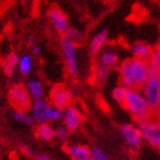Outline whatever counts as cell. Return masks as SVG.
Listing matches in <instances>:
<instances>
[{
  "label": "cell",
  "mask_w": 160,
  "mask_h": 160,
  "mask_svg": "<svg viewBox=\"0 0 160 160\" xmlns=\"http://www.w3.org/2000/svg\"><path fill=\"white\" fill-rule=\"evenodd\" d=\"M119 72L121 83L120 86L127 90H138L142 88L151 74L149 63L145 61L137 60L135 57L123 61L120 65Z\"/></svg>",
  "instance_id": "6da1fadb"
},
{
  "label": "cell",
  "mask_w": 160,
  "mask_h": 160,
  "mask_svg": "<svg viewBox=\"0 0 160 160\" xmlns=\"http://www.w3.org/2000/svg\"><path fill=\"white\" fill-rule=\"evenodd\" d=\"M123 107L140 123L152 118L153 111L151 110L145 97L140 90H127V96Z\"/></svg>",
  "instance_id": "7a4b0ae2"
},
{
  "label": "cell",
  "mask_w": 160,
  "mask_h": 160,
  "mask_svg": "<svg viewBox=\"0 0 160 160\" xmlns=\"http://www.w3.org/2000/svg\"><path fill=\"white\" fill-rule=\"evenodd\" d=\"M142 94L151 110L157 111L160 108V74H150L145 85L142 87Z\"/></svg>",
  "instance_id": "3957f363"
},
{
  "label": "cell",
  "mask_w": 160,
  "mask_h": 160,
  "mask_svg": "<svg viewBox=\"0 0 160 160\" xmlns=\"http://www.w3.org/2000/svg\"><path fill=\"white\" fill-rule=\"evenodd\" d=\"M31 96L27 89V86H23L21 83L14 85L9 90V101L13 104V107L17 111L29 110L32 107L31 103Z\"/></svg>",
  "instance_id": "277c9868"
},
{
  "label": "cell",
  "mask_w": 160,
  "mask_h": 160,
  "mask_svg": "<svg viewBox=\"0 0 160 160\" xmlns=\"http://www.w3.org/2000/svg\"><path fill=\"white\" fill-rule=\"evenodd\" d=\"M140 132L142 138L148 143L160 149V121L153 119V117L149 120H145L140 123Z\"/></svg>",
  "instance_id": "5b68a950"
},
{
  "label": "cell",
  "mask_w": 160,
  "mask_h": 160,
  "mask_svg": "<svg viewBox=\"0 0 160 160\" xmlns=\"http://www.w3.org/2000/svg\"><path fill=\"white\" fill-rule=\"evenodd\" d=\"M61 46L64 54V58H65V63H67L68 70L72 76H77L79 70H78V63H77V54H76V43L64 36L61 40Z\"/></svg>",
  "instance_id": "8992f818"
},
{
  "label": "cell",
  "mask_w": 160,
  "mask_h": 160,
  "mask_svg": "<svg viewBox=\"0 0 160 160\" xmlns=\"http://www.w3.org/2000/svg\"><path fill=\"white\" fill-rule=\"evenodd\" d=\"M71 94L70 92L63 87L62 85H56L52 88L49 93L50 104L56 109L65 110L68 107H70Z\"/></svg>",
  "instance_id": "52a82bcc"
},
{
  "label": "cell",
  "mask_w": 160,
  "mask_h": 160,
  "mask_svg": "<svg viewBox=\"0 0 160 160\" xmlns=\"http://www.w3.org/2000/svg\"><path fill=\"white\" fill-rule=\"evenodd\" d=\"M121 134L125 142L132 148H138L142 143V135L140 132V127L132 125V123H125L120 127Z\"/></svg>",
  "instance_id": "ba28073f"
},
{
  "label": "cell",
  "mask_w": 160,
  "mask_h": 160,
  "mask_svg": "<svg viewBox=\"0 0 160 160\" xmlns=\"http://www.w3.org/2000/svg\"><path fill=\"white\" fill-rule=\"evenodd\" d=\"M48 17L53 27L61 33H65L69 30V22L65 14L57 7H50L48 10Z\"/></svg>",
  "instance_id": "9c48e42d"
},
{
  "label": "cell",
  "mask_w": 160,
  "mask_h": 160,
  "mask_svg": "<svg viewBox=\"0 0 160 160\" xmlns=\"http://www.w3.org/2000/svg\"><path fill=\"white\" fill-rule=\"evenodd\" d=\"M50 105L45 100L34 101L32 103V118L40 125H43L48 121V114H49Z\"/></svg>",
  "instance_id": "30bf717a"
},
{
  "label": "cell",
  "mask_w": 160,
  "mask_h": 160,
  "mask_svg": "<svg viewBox=\"0 0 160 160\" xmlns=\"http://www.w3.org/2000/svg\"><path fill=\"white\" fill-rule=\"evenodd\" d=\"M64 123L68 130H76L81 122V116L74 107L70 105L63 111Z\"/></svg>",
  "instance_id": "8fae6325"
},
{
  "label": "cell",
  "mask_w": 160,
  "mask_h": 160,
  "mask_svg": "<svg viewBox=\"0 0 160 160\" xmlns=\"http://www.w3.org/2000/svg\"><path fill=\"white\" fill-rule=\"evenodd\" d=\"M130 52L133 54V56L137 60L149 62L151 56H152L153 49L145 42H135L130 47Z\"/></svg>",
  "instance_id": "7c38bea8"
},
{
  "label": "cell",
  "mask_w": 160,
  "mask_h": 160,
  "mask_svg": "<svg viewBox=\"0 0 160 160\" xmlns=\"http://www.w3.org/2000/svg\"><path fill=\"white\" fill-rule=\"evenodd\" d=\"M118 62H119V56L113 49H105L101 53L100 64H102L104 67L111 69V68L116 67Z\"/></svg>",
  "instance_id": "4fadbf2b"
},
{
  "label": "cell",
  "mask_w": 160,
  "mask_h": 160,
  "mask_svg": "<svg viewBox=\"0 0 160 160\" xmlns=\"http://www.w3.org/2000/svg\"><path fill=\"white\" fill-rule=\"evenodd\" d=\"M108 38V31L107 30H102L100 32H97L92 40H90L89 43V49L93 54H97L102 49V47L104 46V43L107 41Z\"/></svg>",
  "instance_id": "5bb4252c"
},
{
  "label": "cell",
  "mask_w": 160,
  "mask_h": 160,
  "mask_svg": "<svg viewBox=\"0 0 160 160\" xmlns=\"http://www.w3.org/2000/svg\"><path fill=\"white\" fill-rule=\"evenodd\" d=\"M27 89L30 94L31 98L34 101L43 100V87L38 80H29L27 83Z\"/></svg>",
  "instance_id": "9a60e30c"
},
{
  "label": "cell",
  "mask_w": 160,
  "mask_h": 160,
  "mask_svg": "<svg viewBox=\"0 0 160 160\" xmlns=\"http://www.w3.org/2000/svg\"><path fill=\"white\" fill-rule=\"evenodd\" d=\"M37 135L40 138H42V140L50 141L56 136V130H54L48 123H43V125H40L38 127Z\"/></svg>",
  "instance_id": "2e32d148"
},
{
  "label": "cell",
  "mask_w": 160,
  "mask_h": 160,
  "mask_svg": "<svg viewBox=\"0 0 160 160\" xmlns=\"http://www.w3.org/2000/svg\"><path fill=\"white\" fill-rule=\"evenodd\" d=\"M18 62V57L16 54H9L3 61V70L7 76H12L16 68V64Z\"/></svg>",
  "instance_id": "e0dca14e"
},
{
  "label": "cell",
  "mask_w": 160,
  "mask_h": 160,
  "mask_svg": "<svg viewBox=\"0 0 160 160\" xmlns=\"http://www.w3.org/2000/svg\"><path fill=\"white\" fill-rule=\"evenodd\" d=\"M31 68H32V61H31V56L30 55H23L21 57L20 61H18V69H20V72L24 76L30 73Z\"/></svg>",
  "instance_id": "ac0fdd59"
},
{
  "label": "cell",
  "mask_w": 160,
  "mask_h": 160,
  "mask_svg": "<svg viewBox=\"0 0 160 160\" xmlns=\"http://www.w3.org/2000/svg\"><path fill=\"white\" fill-rule=\"evenodd\" d=\"M69 153L72 158L86 157L90 156V150L85 145H72L69 148Z\"/></svg>",
  "instance_id": "d6986e66"
},
{
  "label": "cell",
  "mask_w": 160,
  "mask_h": 160,
  "mask_svg": "<svg viewBox=\"0 0 160 160\" xmlns=\"http://www.w3.org/2000/svg\"><path fill=\"white\" fill-rule=\"evenodd\" d=\"M110 76V69L107 67H104L102 64H97L96 69H95V77H96V80L100 83L105 82Z\"/></svg>",
  "instance_id": "ffe728a7"
},
{
  "label": "cell",
  "mask_w": 160,
  "mask_h": 160,
  "mask_svg": "<svg viewBox=\"0 0 160 160\" xmlns=\"http://www.w3.org/2000/svg\"><path fill=\"white\" fill-rule=\"evenodd\" d=\"M126 96H127V89H125L123 87L118 86L112 90V97L114 98V101H117L118 103L121 104V105L125 104Z\"/></svg>",
  "instance_id": "44dd1931"
},
{
  "label": "cell",
  "mask_w": 160,
  "mask_h": 160,
  "mask_svg": "<svg viewBox=\"0 0 160 160\" xmlns=\"http://www.w3.org/2000/svg\"><path fill=\"white\" fill-rule=\"evenodd\" d=\"M13 117L15 120L20 122L27 123V125H33V118L30 117L25 111H17L15 110L13 113Z\"/></svg>",
  "instance_id": "7402d4cb"
},
{
  "label": "cell",
  "mask_w": 160,
  "mask_h": 160,
  "mask_svg": "<svg viewBox=\"0 0 160 160\" xmlns=\"http://www.w3.org/2000/svg\"><path fill=\"white\" fill-rule=\"evenodd\" d=\"M90 157L94 160H109L108 156L101 150L100 148H93L90 150Z\"/></svg>",
  "instance_id": "603a6c76"
},
{
  "label": "cell",
  "mask_w": 160,
  "mask_h": 160,
  "mask_svg": "<svg viewBox=\"0 0 160 160\" xmlns=\"http://www.w3.org/2000/svg\"><path fill=\"white\" fill-rule=\"evenodd\" d=\"M149 62L152 64H156V65H158V67H160V46H158L157 48H154L153 49L152 56H151Z\"/></svg>",
  "instance_id": "cb8c5ba5"
},
{
  "label": "cell",
  "mask_w": 160,
  "mask_h": 160,
  "mask_svg": "<svg viewBox=\"0 0 160 160\" xmlns=\"http://www.w3.org/2000/svg\"><path fill=\"white\" fill-rule=\"evenodd\" d=\"M68 38H70L72 41H73L74 43H76V41H78V40H80V38H81V34H80V32L78 30H74V29H69L67 32V34H65Z\"/></svg>",
  "instance_id": "d4e9b609"
},
{
  "label": "cell",
  "mask_w": 160,
  "mask_h": 160,
  "mask_svg": "<svg viewBox=\"0 0 160 160\" xmlns=\"http://www.w3.org/2000/svg\"><path fill=\"white\" fill-rule=\"evenodd\" d=\"M56 136L60 137L61 140H64V138H67L68 136V128L65 127H58L56 129Z\"/></svg>",
  "instance_id": "484cf974"
},
{
  "label": "cell",
  "mask_w": 160,
  "mask_h": 160,
  "mask_svg": "<svg viewBox=\"0 0 160 160\" xmlns=\"http://www.w3.org/2000/svg\"><path fill=\"white\" fill-rule=\"evenodd\" d=\"M73 160H94L90 156H86V157H79V158H73Z\"/></svg>",
  "instance_id": "4316f807"
},
{
  "label": "cell",
  "mask_w": 160,
  "mask_h": 160,
  "mask_svg": "<svg viewBox=\"0 0 160 160\" xmlns=\"http://www.w3.org/2000/svg\"><path fill=\"white\" fill-rule=\"evenodd\" d=\"M32 52H33V54H39L40 53V46H38V45L33 46L32 47Z\"/></svg>",
  "instance_id": "83f0119b"
},
{
  "label": "cell",
  "mask_w": 160,
  "mask_h": 160,
  "mask_svg": "<svg viewBox=\"0 0 160 160\" xmlns=\"http://www.w3.org/2000/svg\"><path fill=\"white\" fill-rule=\"evenodd\" d=\"M37 160H52L50 158L46 157V156H38Z\"/></svg>",
  "instance_id": "f1b7e54d"
},
{
  "label": "cell",
  "mask_w": 160,
  "mask_h": 160,
  "mask_svg": "<svg viewBox=\"0 0 160 160\" xmlns=\"http://www.w3.org/2000/svg\"><path fill=\"white\" fill-rule=\"evenodd\" d=\"M29 46H31V48H32L33 46H36V45H34L33 38H30V39H29Z\"/></svg>",
  "instance_id": "f546056e"
},
{
  "label": "cell",
  "mask_w": 160,
  "mask_h": 160,
  "mask_svg": "<svg viewBox=\"0 0 160 160\" xmlns=\"http://www.w3.org/2000/svg\"><path fill=\"white\" fill-rule=\"evenodd\" d=\"M156 116H157V119L160 121V108H159V109H158L157 111H156Z\"/></svg>",
  "instance_id": "4dcf8cb0"
}]
</instances>
